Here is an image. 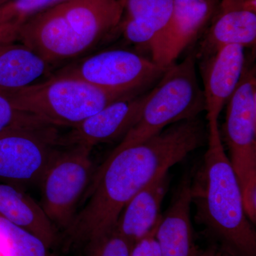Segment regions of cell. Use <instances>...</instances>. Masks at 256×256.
<instances>
[{
    "instance_id": "obj_1",
    "label": "cell",
    "mask_w": 256,
    "mask_h": 256,
    "mask_svg": "<svg viewBox=\"0 0 256 256\" xmlns=\"http://www.w3.org/2000/svg\"><path fill=\"white\" fill-rule=\"evenodd\" d=\"M206 128L197 117L172 124L139 144L114 148L95 170L82 197L69 232L74 242L89 245L114 230L136 194L206 144Z\"/></svg>"
},
{
    "instance_id": "obj_2",
    "label": "cell",
    "mask_w": 256,
    "mask_h": 256,
    "mask_svg": "<svg viewBox=\"0 0 256 256\" xmlns=\"http://www.w3.org/2000/svg\"><path fill=\"white\" fill-rule=\"evenodd\" d=\"M208 148L192 178L195 218L234 256H256V233L242 205L236 174L224 148L218 121L207 124Z\"/></svg>"
},
{
    "instance_id": "obj_3",
    "label": "cell",
    "mask_w": 256,
    "mask_h": 256,
    "mask_svg": "<svg viewBox=\"0 0 256 256\" xmlns=\"http://www.w3.org/2000/svg\"><path fill=\"white\" fill-rule=\"evenodd\" d=\"M120 0H66L26 18L18 40L52 65L84 54L118 28Z\"/></svg>"
},
{
    "instance_id": "obj_4",
    "label": "cell",
    "mask_w": 256,
    "mask_h": 256,
    "mask_svg": "<svg viewBox=\"0 0 256 256\" xmlns=\"http://www.w3.org/2000/svg\"><path fill=\"white\" fill-rule=\"evenodd\" d=\"M196 54L170 66L148 92L137 124L116 148L143 142L172 124L196 118L205 111L204 95L196 76Z\"/></svg>"
},
{
    "instance_id": "obj_5",
    "label": "cell",
    "mask_w": 256,
    "mask_h": 256,
    "mask_svg": "<svg viewBox=\"0 0 256 256\" xmlns=\"http://www.w3.org/2000/svg\"><path fill=\"white\" fill-rule=\"evenodd\" d=\"M134 96L138 95L108 92L84 80L54 74L46 82L8 98L20 110L52 126L73 128L111 102Z\"/></svg>"
},
{
    "instance_id": "obj_6",
    "label": "cell",
    "mask_w": 256,
    "mask_h": 256,
    "mask_svg": "<svg viewBox=\"0 0 256 256\" xmlns=\"http://www.w3.org/2000/svg\"><path fill=\"white\" fill-rule=\"evenodd\" d=\"M57 128L43 122L0 132V182L20 188L40 184L54 160L70 146Z\"/></svg>"
},
{
    "instance_id": "obj_7",
    "label": "cell",
    "mask_w": 256,
    "mask_h": 256,
    "mask_svg": "<svg viewBox=\"0 0 256 256\" xmlns=\"http://www.w3.org/2000/svg\"><path fill=\"white\" fill-rule=\"evenodd\" d=\"M92 148L70 144L48 166L40 185L42 207L58 232L70 230L95 170Z\"/></svg>"
},
{
    "instance_id": "obj_8",
    "label": "cell",
    "mask_w": 256,
    "mask_h": 256,
    "mask_svg": "<svg viewBox=\"0 0 256 256\" xmlns=\"http://www.w3.org/2000/svg\"><path fill=\"white\" fill-rule=\"evenodd\" d=\"M166 69L132 50H104L66 67L56 75L84 80L111 92L139 95Z\"/></svg>"
},
{
    "instance_id": "obj_9",
    "label": "cell",
    "mask_w": 256,
    "mask_h": 256,
    "mask_svg": "<svg viewBox=\"0 0 256 256\" xmlns=\"http://www.w3.org/2000/svg\"><path fill=\"white\" fill-rule=\"evenodd\" d=\"M224 142L239 186L256 173V75L246 63L242 80L227 102Z\"/></svg>"
},
{
    "instance_id": "obj_10",
    "label": "cell",
    "mask_w": 256,
    "mask_h": 256,
    "mask_svg": "<svg viewBox=\"0 0 256 256\" xmlns=\"http://www.w3.org/2000/svg\"><path fill=\"white\" fill-rule=\"evenodd\" d=\"M220 0H174L168 24L149 47L153 62L166 69L212 22Z\"/></svg>"
},
{
    "instance_id": "obj_11",
    "label": "cell",
    "mask_w": 256,
    "mask_h": 256,
    "mask_svg": "<svg viewBox=\"0 0 256 256\" xmlns=\"http://www.w3.org/2000/svg\"><path fill=\"white\" fill-rule=\"evenodd\" d=\"M200 58L207 121H218L242 80L247 63L245 48L226 45Z\"/></svg>"
},
{
    "instance_id": "obj_12",
    "label": "cell",
    "mask_w": 256,
    "mask_h": 256,
    "mask_svg": "<svg viewBox=\"0 0 256 256\" xmlns=\"http://www.w3.org/2000/svg\"><path fill=\"white\" fill-rule=\"evenodd\" d=\"M148 92L111 102L72 128L69 141L92 149L98 144L124 138L140 119Z\"/></svg>"
},
{
    "instance_id": "obj_13",
    "label": "cell",
    "mask_w": 256,
    "mask_h": 256,
    "mask_svg": "<svg viewBox=\"0 0 256 256\" xmlns=\"http://www.w3.org/2000/svg\"><path fill=\"white\" fill-rule=\"evenodd\" d=\"M256 42V0H220L196 58L228 44L252 48Z\"/></svg>"
},
{
    "instance_id": "obj_14",
    "label": "cell",
    "mask_w": 256,
    "mask_h": 256,
    "mask_svg": "<svg viewBox=\"0 0 256 256\" xmlns=\"http://www.w3.org/2000/svg\"><path fill=\"white\" fill-rule=\"evenodd\" d=\"M192 176L180 182L171 204L162 215L156 238L162 256H200L191 220Z\"/></svg>"
},
{
    "instance_id": "obj_15",
    "label": "cell",
    "mask_w": 256,
    "mask_h": 256,
    "mask_svg": "<svg viewBox=\"0 0 256 256\" xmlns=\"http://www.w3.org/2000/svg\"><path fill=\"white\" fill-rule=\"evenodd\" d=\"M16 42L0 45V95H14L46 82L54 66L23 44Z\"/></svg>"
},
{
    "instance_id": "obj_16",
    "label": "cell",
    "mask_w": 256,
    "mask_h": 256,
    "mask_svg": "<svg viewBox=\"0 0 256 256\" xmlns=\"http://www.w3.org/2000/svg\"><path fill=\"white\" fill-rule=\"evenodd\" d=\"M169 172L136 194L121 212L114 228L134 245L156 228L162 218V204L169 190Z\"/></svg>"
},
{
    "instance_id": "obj_17",
    "label": "cell",
    "mask_w": 256,
    "mask_h": 256,
    "mask_svg": "<svg viewBox=\"0 0 256 256\" xmlns=\"http://www.w3.org/2000/svg\"><path fill=\"white\" fill-rule=\"evenodd\" d=\"M124 13L118 28L127 41L149 48L169 22L174 0H120Z\"/></svg>"
},
{
    "instance_id": "obj_18",
    "label": "cell",
    "mask_w": 256,
    "mask_h": 256,
    "mask_svg": "<svg viewBox=\"0 0 256 256\" xmlns=\"http://www.w3.org/2000/svg\"><path fill=\"white\" fill-rule=\"evenodd\" d=\"M0 216L34 234L50 249L58 242V230L42 206L14 185L0 182Z\"/></svg>"
},
{
    "instance_id": "obj_19",
    "label": "cell",
    "mask_w": 256,
    "mask_h": 256,
    "mask_svg": "<svg viewBox=\"0 0 256 256\" xmlns=\"http://www.w3.org/2000/svg\"><path fill=\"white\" fill-rule=\"evenodd\" d=\"M0 252L3 256H54L43 240L0 216Z\"/></svg>"
},
{
    "instance_id": "obj_20",
    "label": "cell",
    "mask_w": 256,
    "mask_h": 256,
    "mask_svg": "<svg viewBox=\"0 0 256 256\" xmlns=\"http://www.w3.org/2000/svg\"><path fill=\"white\" fill-rule=\"evenodd\" d=\"M66 0H14L0 6V22H14L21 24L24 20Z\"/></svg>"
},
{
    "instance_id": "obj_21",
    "label": "cell",
    "mask_w": 256,
    "mask_h": 256,
    "mask_svg": "<svg viewBox=\"0 0 256 256\" xmlns=\"http://www.w3.org/2000/svg\"><path fill=\"white\" fill-rule=\"evenodd\" d=\"M133 245L114 228L88 246V256H130Z\"/></svg>"
},
{
    "instance_id": "obj_22",
    "label": "cell",
    "mask_w": 256,
    "mask_h": 256,
    "mask_svg": "<svg viewBox=\"0 0 256 256\" xmlns=\"http://www.w3.org/2000/svg\"><path fill=\"white\" fill-rule=\"evenodd\" d=\"M46 122L34 114L20 110L12 101L0 95V132L11 128Z\"/></svg>"
},
{
    "instance_id": "obj_23",
    "label": "cell",
    "mask_w": 256,
    "mask_h": 256,
    "mask_svg": "<svg viewBox=\"0 0 256 256\" xmlns=\"http://www.w3.org/2000/svg\"><path fill=\"white\" fill-rule=\"evenodd\" d=\"M242 205L248 218L256 224V173L250 175L240 185Z\"/></svg>"
},
{
    "instance_id": "obj_24",
    "label": "cell",
    "mask_w": 256,
    "mask_h": 256,
    "mask_svg": "<svg viewBox=\"0 0 256 256\" xmlns=\"http://www.w3.org/2000/svg\"><path fill=\"white\" fill-rule=\"evenodd\" d=\"M158 224L150 233L133 245L130 256H162L156 238Z\"/></svg>"
},
{
    "instance_id": "obj_25",
    "label": "cell",
    "mask_w": 256,
    "mask_h": 256,
    "mask_svg": "<svg viewBox=\"0 0 256 256\" xmlns=\"http://www.w3.org/2000/svg\"><path fill=\"white\" fill-rule=\"evenodd\" d=\"M20 24L14 22H0V45L18 40Z\"/></svg>"
},
{
    "instance_id": "obj_26",
    "label": "cell",
    "mask_w": 256,
    "mask_h": 256,
    "mask_svg": "<svg viewBox=\"0 0 256 256\" xmlns=\"http://www.w3.org/2000/svg\"><path fill=\"white\" fill-rule=\"evenodd\" d=\"M200 256H234L228 252H220L216 249H208L206 252H202Z\"/></svg>"
},
{
    "instance_id": "obj_27",
    "label": "cell",
    "mask_w": 256,
    "mask_h": 256,
    "mask_svg": "<svg viewBox=\"0 0 256 256\" xmlns=\"http://www.w3.org/2000/svg\"><path fill=\"white\" fill-rule=\"evenodd\" d=\"M14 1V0H0V6L10 2Z\"/></svg>"
},
{
    "instance_id": "obj_28",
    "label": "cell",
    "mask_w": 256,
    "mask_h": 256,
    "mask_svg": "<svg viewBox=\"0 0 256 256\" xmlns=\"http://www.w3.org/2000/svg\"><path fill=\"white\" fill-rule=\"evenodd\" d=\"M0 256H3L2 254H1V252H0Z\"/></svg>"
}]
</instances>
